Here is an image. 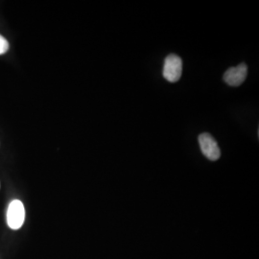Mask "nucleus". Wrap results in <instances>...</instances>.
<instances>
[{
  "label": "nucleus",
  "mask_w": 259,
  "mask_h": 259,
  "mask_svg": "<svg viewBox=\"0 0 259 259\" xmlns=\"http://www.w3.org/2000/svg\"><path fill=\"white\" fill-rule=\"evenodd\" d=\"M25 221V207L19 200H14L10 203L7 209V225L10 229L19 230Z\"/></svg>",
  "instance_id": "2"
},
{
  "label": "nucleus",
  "mask_w": 259,
  "mask_h": 259,
  "mask_svg": "<svg viewBox=\"0 0 259 259\" xmlns=\"http://www.w3.org/2000/svg\"><path fill=\"white\" fill-rule=\"evenodd\" d=\"M9 49V42L4 37L0 35V55L6 53Z\"/></svg>",
  "instance_id": "5"
},
{
  "label": "nucleus",
  "mask_w": 259,
  "mask_h": 259,
  "mask_svg": "<svg viewBox=\"0 0 259 259\" xmlns=\"http://www.w3.org/2000/svg\"><path fill=\"white\" fill-rule=\"evenodd\" d=\"M183 73V61L176 54L167 56L163 65L162 75L170 83H176Z\"/></svg>",
  "instance_id": "1"
},
{
  "label": "nucleus",
  "mask_w": 259,
  "mask_h": 259,
  "mask_svg": "<svg viewBox=\"0 0 259 259\" xmlns=\"http://www.w3.org/2000/svg\"><path fill=\"white\" fill-rule=\"evenodd\" d=\"M199 144L204 157L209 160H218L221 156V150L217 141L208 133H204L199 136Z\"/></svg>",
  "instance_id": "3"
},
{
  "label": "nucleus",
  "mask_w": 259,
  "mask_h": 259,
  "mask_svg": "<svg viewBox=\"0 0 259 259\" xmlns=\"http://www.w3.org/2000/svg\"><path fill=\"white\" fill-rule=\"evenodd\" d=\"M248 75V67L246 64L229 68L224 74V81L231 87H239L245 82Z\"/></svg>",
  "instance_id": "4"
}]
</instances>
